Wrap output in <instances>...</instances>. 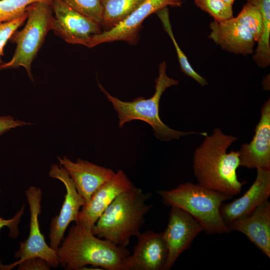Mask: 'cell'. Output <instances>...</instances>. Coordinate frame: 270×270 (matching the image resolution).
<instances>
[{"mask_svg":"<svg viewBox=\"0 0 270 270\" xmlns=\"http://www.w3.org/2000/svg\"><path fill=\"white\" fill-rule=\"evenodd\" d=\"M54 32L68 44L88 47L92 36L102 32L100 24L72 10L62 0H52Z\"/></svg>","mask_w":270,"mask_h":270,"instance_id":"7","label":"cell"},{"mask_svg":"<svg viewBox=\"0 0 270 270\" xmlns=\"http://www.w3.org/2000/svg\"><path fill=\"white\" fill-rule=\"evenodd\" d=\"M156 13L162 22L164 30L170 36L174 44L182 71L185 75L193 78L201 86H204L207 85L208 83L206 79L194 70L187 57L178 44L172 32L168 8H164Z\"/></svg>","mask_w":270,"mask_h":270,"instance_id":"21","label":"cell"},{"mask_svg":"<svg viewBox=\"0 0 270 270\" xmlns=\"http://www.w3.org/2000/svg\"><path fill=\"white\" fill-rule=\"evenodd\" d=\"M180 0H144L124 20L114 27L92 36L88 48L116 40L134 42L137 38L140 28L146 18L167 6H180Z\"/></svg>","mask_w":270,"mask_h":270,"instance_id":"11","label":"cell"},{"mask_svg":"<svg viewBox=\"0 0 270 270\" xmlns=\"http://www.w3.org/2000/svg\"><path fill=\"white\" fill-rule=\"evenodd\" d=\"M166 69V63L164 62L159 66L158 76L155 80L154 94L147 99L138 97L131 102H124L111 96L100 84H98L100 89L118 113L119 127L122 128L124 124L133 120H142L151 126L154 135L158 139L164 141L178 140L182 136L192 134L206 136L208 134L206 132L174 130L162 121L159 114L161 96L168 88L178 84L177 80L168 76Z\"/></svg>","mask_w":270,"mask_h":270,"instance_id":"4","label":"cell"},{"mask_svg":"<svg viewBox=\"0 0 270 270\" xmlns=\"http://www.w3.org/2000/svg\"><path fill=\"white\" fill-rule=\"evenodd\" d=\"M78 12L102 24L103 6L102 0H62Z\"/></svg>","mask_w":270,"mask_h":270,"instance_id":"24","label":"cell"},{"mask_svg":"<svg viewBox=\"0 0 270 270\" xmlns=\"http://www.w3.org/2000/svg\"><path fill=\"white\" fill-rule=\"evenodd\" d=\"M256 178L249 189L240 198L222 204L220 215L228 225L233 221L250 216L270 196V170L256 168Z\"/></svg>","mask_w":270,"mask_h":270,"instance_id":"16","label":"cell"},{"mask_svg":"<svg viewBox=\"0 0 270 270\" xmlns=\"http://www.w3.org/2000/svg\"><path fill=\"white\" fill-rule=\"evenodd\" d=\"M144 0H102V25L108 30L114 27L134 11Z\"/></svg>","mask_w":270,"mask_h":270,"instance_id":"20","label":"cell"},{"mask_svg":"<svg viewBox=\"0 0 270 270\" xmlns=\"http://www.w3.org/2000/svg\"><path fill=\"white\" fill-rule=\"evenodd\" d=\"M134 186L124 172L118 170L114 176L102 185L88 203L80 210L76 223L92 230L98 218L114 198Z\"/></svg>","mask_w":270,"mask_h":270,"instance_id":"15","label":"cell"},{"mask_svg":"<svg viewBox=\"0 0 270 270\" xmlns=\"http://www.w3.org/2000/svg\"><path fill=\"white\" fill-rule=\"evenodd\" d=\"M202 231L201 224L191 215L182 210L172 206L169 220L162 232L168 254L164 270L170 269L178 258Z\"/></svg>","mask_w":270,"mask_h":270,"instance_id":"10","label":"cell"},{"mask_svg":"<svg viewBox=\"0 0 270 270\" xmlns=\"http://www.w3.org/2000/svg\"><path fill=\"white\" fill-rule=\"evenodd\" d=\"M235 20L246 28L258 42L262 32V16L259 8L248 2L243 6Z\"/></svg>","mask_w":270,"mask_h":270,"instance_id":"22","label":"cell"},{"mask_svg":"<svg viewBox=\"0 0 270 270\" xmlns=\"http://www.w3.org/2000/svg\"><path fill=\"white\" fill-rule=\"evenodd\" d=\"M257 6L262 16V32L253 56L256 64L264 68L270 64V0H247Z\"/></svg>","mask_w":270,"mask_h":270,"instance_id":"19","label":"cell"},{"mask_svg":"<svg viewBox=\"0 0 270 270\" xmlns=\"http://www.w3.org/2000/svg\"><path fill=\"white\" fill-rule=\"evenodd\" d=\"M24 204L20 211L12 218L5 220L0 216V230L4 226H8L10 230L9 236L16 238L18 234V224L24 211Z\"/></svg>","mask_w":270,"mask_h":270,"instance_id":"28","label":"cell"},{"mask_svg":"<svg viewBox=\"0 0 270 270\" xmlns=\"http://www.w3.org/2000/svg\"><path fill=\"white\" fill-rule=\"evenodd\" d=\"M49 176L60 180L64 185L66 192L60 212L52 220L50 226L49 246L56 251L64 239L66 230L71 222L76 221L78 214L85 204V202L78 193L68 172L62 166L52 164Z\"/></svg>","mask_w":270,"mask_h":270,"instance_id":"9","label":"cell"},{"mask_svg":"<svg viewBox=\"0 0 270 270\" xmlns=\"http://www.w3.org/2000/svg\"><path fill=\"white\" fill-rule=\"evenodd\" d=\"M52 0H0V22L18 18L26 12L27 6L35 2L51 3Z\"/></svg>","mask_w":270,"mask_h":270,"instance_id":"23","label":"cell"},{"mask_svg":"<svg viewBox=\"0 0 270 270\" xmlns=\"http://www.w3.org/2000/svg\"><path fill=\"white\" fill-rule=\"evenodd\" d=\"M150 194L134 186L118 194L98 218L92 228L97 237L126 247L130 238H136L152 208L146 202Z\"/></svg>","mask_w":270,"mask_h":270,"instance_id":"3","label":"cell"},{"mask_svg":"<svg viewBox=\"0 0 270 270\" xmlns=\"http://www.w3.org/2000/svg\"><path fill=\"white\" fill-rule=\"evenodd\" d=\"M25 194L30 212V232L28 238L20 242L14 257L20 258L18 260L40 257L51 268H56L60 265L56 252L46 244L40 228L38 216L41 212L42 190L40 188L31 186L26 190Z\"/></svg>","mask_w":270,"mask_h":270,"instance_id":"8","label":"cell"},{"mask_svg":"<svg viewBox=\"0 0 270 270\" xmlns=\"http://www.w3.org/2000/svg\"><path fill=\"white\" fill-rule=\"evenodd\" d=\"M210 28L209 38L223 49L244 56L253 52L256 42L253 36L234 17L220 22L214 20Z\"/></svg>","mask_w":270,"mask_h":270,"instance_id":"17","label":"cell"},{"mask_svg":"<svg viewBox=\"0 0 270 270\" xmlns=\"http://www.w3.org/2000/svg\"><path fill=\"white\" fill-rule=\"evenodd\" d=\"M26 23L20 30H16L10 41L16 44L12 59L0 66V70L24 67L30 79L34 81L32 64L42 47L48 32L52 30L53 18L51 3L37 2L26 9Z\"/></svg>","mask_w":270,"mask_h":270,"instance_id":"6","label":"cell"},{"mask_svg":"<svg viewBox=\"0 0 270 270\" xmlns=\"http://www.w3.org/2000/svg\"><path fill=\"white\" fill-rule=\"evenodd\" d=\"M164 202L178 208L194 218L210 234H225L230 231L220 214L223 202L232 196L188 182L168 190L157 192Z\"/></svg>","mask_w":270,"mask_h":270,"instance_id":"5","label":"cell"},{"mask_svg":"<svg viewBox=\"0 0 270 270\" xmlns=\"http://www.w3.org/2000/svg\"><path fill=\"white\" fill-rule=\"evenodd\" d=\"M60 164L64 168L73 180L78 193L88 202L94 193L112 178L116 172L88 161L78 158L73 162L66 156H58Z\"/></svg>","mask_w":270,"mask_h":270,"instance_id":"13","label":"cell"},{"mask_svg":"<svg viewBox=\"0 0 270 270\" xmlns=\"http://www.w3.org/2000/svg\"><path fill=\"white\" fill-rule=\"evenodd\" d=\"M260 118L256 126L252 141L242 144L240 166L270 170V100L260 108Z\"/></svg>","mask_w":270,"mask_h":270,"instance_id":"12","label":"cell"},{"mask_svg":"<svg viewBox=\"0 0 270 270\" xmlns=\"http://www.w3.org/2000/svg\"><path fill=\"white\" fill-rule=\"evenodd\" d=\"M223 0L226 4L230 6H232L233 3L234 2L235 0Z\"/></svg>","mask_w":270,"mask_h":270,"instance_id":"30","label":"cell"},{"mask_svg":"<svg viewBox=\"0 0 270 270\" xmlns=\"http://www.w3.org/2000/svg\"><path fill=\"white\" fill-rule=\"evenodd\" d=\"M137 238L133 254L126 260V270H164L168 250L162 232L149 230Z\"/></svg>","mask_w":270,"mask_h":270,"instance_id":"14","label":"cell"},{"mask_svg":"<svg viewBox=\"0 0 270 270\" xmlns=\"http://www.w3.org/2000/svg\"><path fill=\"white\" fill-rule=\"evenodd\" d=\"M30 124V122L16 120L10 116H0V135L11 129Z\"/></svg>","mask_w":270,"mask_h":270,"instance_id":"29","label":"cell"},{"mask_svg":"<svg viewBox=\"0 0 270 270\" xmlns=\"http://www.w3.org/2000/svg\"><path fill=\"white\" fill-rule=\"evenodd\" d=\"M194 3L202 10L209 14L216 22H222L234 17L232 6L223 0H194Z\"/></svg>","mask_w":270,"mask_h":270,"instance_id":"25","label":"cell"},{"mask_svg":"<svg viewBox=\"0 0 270 270\" xmlns=\"http://www.w3.org/2000/svg\"><path fill=\"white\" fill-rule=\"evenodd\" d=\"M28 17L27 12L22 16L10 22H0V66L4 62L2 60L4 48L13 34L24 23Z\"/></svg>","mask_w":270,"mask_h":270,"instance_id":"26","label":"cell"},{"mask_svg":"<svg viewBox=\"0 0 270 270\" xmlns=\"http://www.w3.org/2000/svg\"><path fill=\"white\" fill-rule=\"evenodd\" d=\"M18 266V270H48L50 266L43 258L40 257H32L17 260L10 265L4 266L0 264V268L4 270H10Z\"/></svg>","mask_w":270,"mask_h":270,"instance_id":"27","label":"cell"},{"mask_svg":"<svg viewBox=\"0 0 270 270\" xmlns=\"http://www.w3.org/2000/svg\"><path fill=\"white\" fill-rule=\"evenodd\" d=\"M56 252L60 264L66 270H83L87 265L102 270H126L130 255L126 248L101 239L92 230L76 222Z\"/></svg>","mask_w":270,"mask_h":270,"instance_id":"2","label":"cell"},{"mask_svg":"<svg viewBox=\"0 0 270 270\" xmlns=\"http://www.w3.org/2000/svg\"><path fill=\"white\" fill-rule=\"evenodd\" d=\"M204 136L192 159L193 170L198 184L231 196L238 194L244 184L236 174L240 166L238 151L227 152L237 138L224 134L219 128Z\"/></svg>","mask_w":270,"mask_h":270,"instance_id":"1","label":"cell"},{"mask_svg":"<svg viewBox=\"0 0 270 270\" xmlns=\"http://www.w3.org/2000/svg\"><path fill=\"white\" fill-rule=\"evenodd\" d=\"M1 192V190H0V192Z\"/></svg>","mask_w":270,"mask_h":270,"instance_id":"31","label":"cell"},{"mask_svg":"<svg viewBox=\"0 0 270 270\" xmlns=\"http://www.w3.org/2000/svg\"><path fill=\"white\" fill-rule=\"evenodd\" d=\"M231 230L244 234L267 257L270 258V202L259 205L248 216L230 224Z\"/></svg>","mask_w":270,"mask_h":270,"instance_id":"18","label":"cell"}]
</instances>
